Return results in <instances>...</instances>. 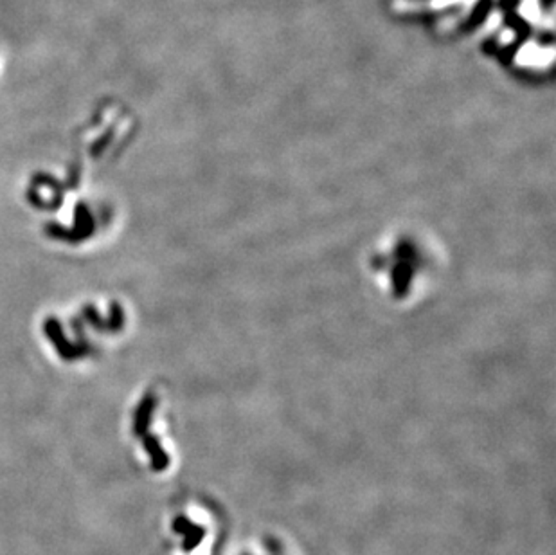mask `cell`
Wrapping results in <instances>:
<instances>
[{"label": "cell", "instance_id": "6da1fadb", "mask_svg": "<svg viewBox=\"0 0 556 555\" xmlns=\"http://www.w3.org/2000/svg\"><path fill=\"white\" fill-rule=\"evenodd\" d=\"M443 263L436 241L409 227L382 237L365 256L371 283L394 306L423 302L440 282Z\"/></svg>", "mask_w": 556, "mask_h": 555}, {"label": "cell", "instance_id": "7a4b0ae2", "mask_svg": "<svg viewBox=\"0 0 556 555\" xmlns=\"http://www.w3.org/2000/svg\"><path fill=\"white\" fill-rule=\"evenodd\" d=\"M227 514L212 498L188 492L169 505L164 555H220L227 539Z\"/></svg>", "mask_w": 556, "mask_h": 555}, {"label": "cell", "instance_id": "3957f363", "mask_svg": "<svg viewBox=\"0 0 556 555\" xmlns=\"http://www.w3.org/2000/svg\"><path fill=\"white\" fill-rule=\"evenodd\" d=\"M238 555H297L290 544L284 543L279 537L265 535L261 539L253 541L243 548Z\"/></svg>", "mask_w": 556, "mask_h": 555}]
</instances>
